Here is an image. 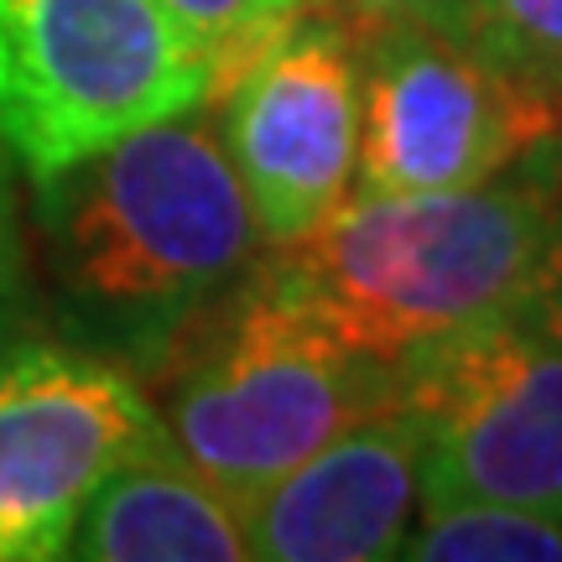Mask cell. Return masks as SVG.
<instances>
[{
	"mask_svg": "<svg viewBox=\"0 0 562 562\" xmlns=\"http://www.w3.org/2000/svg\"><path fill=\"white\" fill-rule=\"evenodd\" d=\"M37 297H32V256H26V209L16 193V161L0 146V344L32 334Z\"/></svg>",
	"mask_w": 562,
	"mask_h": 562,
	"instance_id": "obj_13",
	"label": "cell"
},
{
	"mask_svg": "<svg viewBox=\"0 0 562 562\" xmlns=\"http://www.w3.org/2000/svg\"><path fill=\"white\" fill-rule=\"evenodd\" d=\"M220 63L161 0H0V146L21 178L214 94Z\"/></svg>",
	"mask_w": 562,
	"mask_h": 562,
	"instance_id": "obj_4",
	"label": "cell"
},
{
	"mask_svg": "<svg viewBox=\"0 0 562 562\" xmlns=\"http://www.w3.org/2000/svg\"><path fill=\"white\" fill-rule=\"evenodd\" d=\"M37 318L146 375L266 256L209 100L26 178Z\"/></svg>",
	"mask_w": 562,
	"mask_h": 562,
	"instance_id": "obj_1",
	"label": "cell"
},
{
	"mask_svg": "<svg viewBox=\"0 0 562 562\" xmlns=\"http://www.w3.org/2000/svg\"><path fill=\"white\" fill-rule=\"evenodd\" d=\"M355 193H453L562 140V94L484 58L459 32L396 26L360 42Z\"/></svg>",
	"mask_w": 562,
	"mask_h": 562,
	"instance_id": "obj_7",
	"label": "cell"
},
{
	"mask_svg": "<svg viewBox=\"0 0 562 562\" xmlns=\"http://www.w3.org/2000/svg\"><path fill=\"white\" fill-rule=\"evenodd\" d=\"M302 11L339 21L355 37H375V32H396V26H438V32H459L463 0H297Z\"/></svg>",
	"mask_w": 562,
	"mask_h": 562,
	"instance_id": "obj_15",
	"label": "cell"
},
{
	"mask_svg": "<svg viewBox=\"0 0 562 562\" xmlns=\"http://www.w3.org/2000/svg\"><path fill=\"white\" fill-rule=\"evenodd\" d=\"M83 562H235L250 558L245 505L229 501L167 432L146 438L100 480L63 542Z\"/></svg>",
	"mask_w": 562,
	"mask_h": 562,
	"instance_id": "obj_10",
	"label": "cell"
},
{
	"mask_svg": "<svg viewBox=\"0 0 562 562\" xmlns=\"http://www.w3.org/2000/svg\"><path fill=\"white\" fill-rule=\"evenodd\" d=\"M558 199L562 140L453 193H349L313 235L266 256L334 339L396 370L531 307Z\"/></svg>",
	"mask_w": 562,
	"mask_h": 562,
	"instance_id": "obj_2",
	"label": "cell"
},
{
	"mask_svg": "<svg viewBox=\"0 0 562 562\" xmlns=\"http://www.w3.org/2000/svg\"><path fill=\"white\" fill-rule=\"evenodd\" d=\"M157 432L125 364L37 334L0 344V562L63 558L100 480Z\"/></svg>",
	"mask_w": 562,
	"mask_h": 562,
	"instance_id": "obj_8",
	"label": "cell"
},
{
	"mask_svg": "<svg viewBox=\"0 0 562 562\" xmlns=\"http://www.w3.org/2000/svg\"><path fill=\"white\" fill-rule=\"evenodd\" d=\"M391 396L417 422L422 501L562 510V339L531 307L402 360Z\"/></svg>",
	"mask_w": 562,
	"mask_h": 562,
	"instance_id": "obj_6",
	"label": "cell"
},
{
	"mask_svg": "<svg viewBox=\"0 0 562 562\" xmlns=\"http://www.w3.org/2000/svg\"><path fill=\"white\" fill-rule=\"evenodd\" d=\"M209 110L266 250L297 245L355 193L364 53L339 21L292 5L220 68Z\"/></svg>",
	"mask_w": 562,
	"mask_h": 562,
	"instance_id": "obj_5",
	"label": "cell"
},
{
	"mask_svg": "<svg viewBox=\"0 0 562 562\" xmlns=\"http://www.w3.org/2000/svg\"><path fill=\"white\" fill-rule=\"evenodd\" d=\"M140 381L157 385L146 396L167 442L240 505L391 402V370L334 339L271 256L203 307Z\"/></svg>",
	"mask_w": 562,
	"mask_h": 562,
	"instance_id": "obj_3",
	"label": "cell"
},
{
	"mask_svg": "<svg viewBox=\"0 0 562 562\" xmlns=\"http://www.w3.org/2000/svg\"><path fill=\"white\" fill-rule=\"evenodd\" d=\"M193 37L214 53V63H229L245 42L266 32L277 16H286L297 0H161Z\"/></svg>",
	"mask_w": 562,
	"mask_h": 562,
	"instance_id": "obj_14",
	"label": "cell"
},
{
	"mask_svg": "<svg viewBox=\"0 0 562 562\" xmlns=\"http://www.w3.org/2000/svg\"><path fill=\"white\" fill-rule=\"evenodd\" d=\"M417 505V422L391 396L266 484L245 505V537L266 562H385L402 558Z\"/></svg>",
	"mask_w": 562,
	"mask_h": 562,
	"instance_id": "obj_9",
	"label": "cell"
},
{
	"mask_svg": "<svg viewBox=\"0 0 562 562\" xmlns=\"http://www.w3.org/2000/svg\"><path fill=\"white\" fill-rule=\"evenodd\" d=\"M531 313L562 339V199H558V220H552V240H547L542 256V277H537V292H531Z\"/></svg>",
	"mask_w": 562,
	"mask_h": 562,
	"instance_id": "obj_16",
	"label": "cell"
},
{
	"mask_svg": "<svg viewBox=\"0 0 562 562\" xmlns=\"http://www.w3.org/2000/svg\"><path fill=\"white\" fill-rule=\"evenodd\" d=\"M402 558L417 562H562V510L505 501H422Z\"/></svg>",
	"mask_w": 562,
	"mask_h": 562,
	"instance_id": "obj_11",
	"label": "cell"
},
{
	"mask_svg": "<svg viewBox=\"0 0 562 562\" xmlns=\"http://www.w3.org/2000/svg\"><path fill=\"white\" fill-rule=\"evenodd\" d=\"M459 37L562 94V0H463Z\"/></svg>",
	"mask_w": 562,
	"mask_h": 562,
	"instance_id": "obj_12",
	"label": "cell"
}]
</instances>
